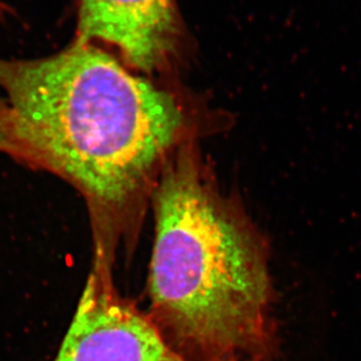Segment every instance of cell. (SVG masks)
<instances>
[{
    "label": "cell",
    "mask_w": 361,
    "mask_h": 361,
    "mask_svg": "<svg viewBox=\"0 0 361 361\" xmlns=\"http://www.w3.org/2000/svg\"><path fill=\"white\" fill-rule=\"evenodd\" d=\"M13 159L59 176L87 203L95 258L135 236L162 169L190 141L175 95L97 44L39 59L0 58Z\"/></svg>",
    "instance_id": "6da1fadb"
},
{
    "label": "cell",
    "mask_w": 361,
    "mask_h": 361,
    "mask_svg": "<svg viewBox=\"0 0 361 361\" xmlns=\"http://www.w3.org/2000/svg\"><path fill=\"white\" fill-rule=\"evenodd\" d=\"M150 202L147 316L164 341L185 361H274L268 243L191 140L168 160Z\"/></svg>",
    "instance_id": "7a4b0ae2"
},
{
    "label": "cell",
    "mask_w": 361,
    "mask_h": 361,
    "mask_svg": "<svg viewBox=\"0 0 361 361\" xmlns=\"http://www.w3.org/2000/svg\"><path fill=\"white\" fill-rule=\"evenodd\" d=\"M111 276V267L94 261L52 361H185L164 341L147 313L118 295Z\"/></svg>",
    "instance_id": "3957f363"
},
{
    "label": "cell",
    "mask_w": 361,
    "mask_h": 361,
    "mask_svg": "<svg viewBox=\"0 0 361 361\" xmlns=\"http://www.w3.org/2000/svg\"><path fill=\"white\" fill-rule=\"evenodd\" d=\"M176 37L174 0H79L75 40L107 44L137 70H159Z\"/></svg>",
    "instance_id": "277c9868"
},
{
    "label": "cell",
    "mask_w": 361,
    "mask_h": 361,
    "mask_svg": "<svg viewBox=\"0 0 361 361\" xmlns=\"http://www.w3.org/2000/svg\"><path fill=\"white\" fill-rule=\"evenodd\" d=\"M0 153L13 157V120L6 100L0 99Z\"/></svg>",
    "instance_id": "5b68a950"
},
{
    "label": "cell",
    "mask_w": 361,
    "mask_h": 361,
    "mask_svg": "<svg viewBox=\"0 0 361 361\" xmlns=\"http://www.w3.org/2000/svg\"><path fill=\"white\" fill-rule=\"evenodd\" d=\"M11 8L7 6L6 4H4L1 0H0V21L5 20V17H6L7 14L10 13Z\"/></svg>",
    "instance_id": "8992f818"
}]
</instances>
